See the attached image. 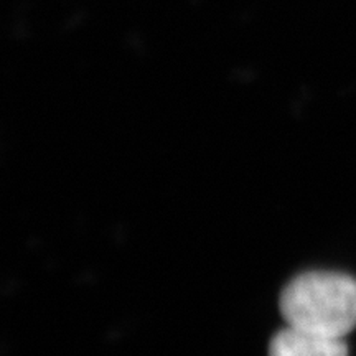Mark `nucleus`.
Listing matches in <instances>:
<instances>
[{
	"mask_svg": "<svg viewBox=\"0 0 356 356\" xmlns=\"http://www.w3.org/2000/svg\"><path fill=\"white\" fill-rule=\"evenodd\" d=\"M279 307L289 327L343 338L356 327V280L327 270L300 274L284 287Z\"/></svg>",
	"mask_w": 356,
	"mask_h": 356,
	"instance_id": "nucleus-1",
	"label": "nucleus"
},
{
	"mask_svg": "<svg viewBox=\"0 0 356 356\" xmlns=\"http://www.w3.org/2000/svg\"><path fill=\"white\" fill-rule=\"evenodd\" d=\"M269 356H348V348L343 338L323 337L287 327L270 340Z\"/></svg>",
	"mask_w": 356,
	"mask_h": 356,
	"instance_id": "nucleus-2",
	"label": "nucleus"
}]
</instances>
